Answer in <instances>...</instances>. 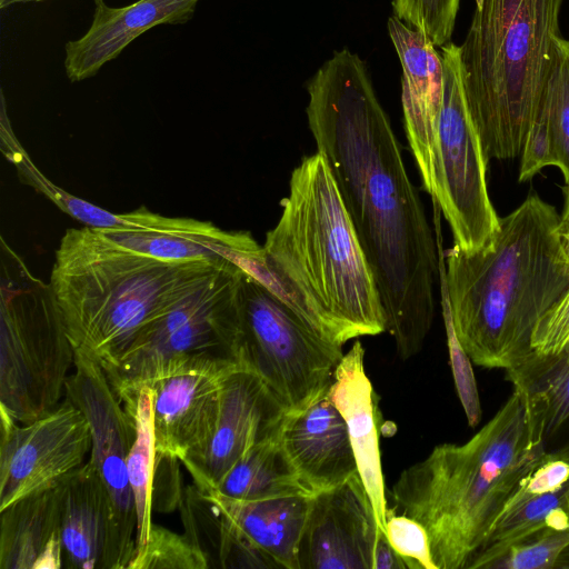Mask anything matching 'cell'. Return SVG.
Listing matches in <instances>:
<instances>
[{
  "instance_id": "obj_8",
  "label": "cell",
  "mask_w": 569,
  "mask_h": 569,
  "mask_svg": "<svg viewBox=\"0 0 569 569\" xmlns=\"http://www.w3.org/2000/svg\"><path fill=\"white\" fill-rule=\"evenodd\" d=\"M74 348L49 291L29 276L8 282L1 300L0 413L31 422L66 395Z\"/></svg>"
},
{
  "instance_id": "obj_20",
  "label": "cell",
  "mask_w": 569,
  "mask_h": 569,
  "mask_svg": "<svg viewBox=\"0 0 569 569\" xmlns=\"http://www.w3.org/2000/svg\"><path fill=\"white\" fill-rule=\"evenodd\" d=\"M328 395L347 425L358 473L380 529L386 533L389 511L379 445V408L365 370V348L356 340L333 372Z\"/></svg>"
},
{
  "instance_id": "obj_17",
  "label": "cell",
  "mask_w": 569,
  "mask_h": 569,
  "mask_svg": "<svg viewBox=\"0 0 569 569\" xmlns=\"http://www.w3.org/2000/svg\"><path fill=\"white\" fill-rule=\"evenodd\" d=\"M97 230L131 250L177 262L220 259L237 262L261 248L249 232L226 231L209 221L191 218L164 217L144 207L120 213V221L113 228Z\"/></svg>"
},
{
  "instance_id": "obj_13",
  "label": "cell",
  "mask_w": 569,
  "mask_h": 569,
  "mask_svg": "<svg viewBox=\"0 0 569 569\" xmlns=\"http://www.w3.org/2000/svg\"><path fill=\"white\" fill-rule=\"evenodd\" d=\"M240 365L211 356H191L164 366L143 386L153 392L157 452L181 462L197 455L210 439L227 372Z\"/></svg>"
},
{
  "instance_id": "obj_22",
  "label": "cell",
  "mask_w": 569,
  "mask_h": 569,
  "mask_svg": "<svg viewBox=\"0 0 569 569\" xmlns=\"http://www.w3.org/2000/svg\"><path fill=\"white\" fill-rule=\"evenodd\" d=\"M1 569H60L59 483L0 510Z\"/></svg>"
},
{
  "instance_id": "obj_15",
  "label": "cell",
  "mask_w": 569,
  "mask_h": 569,
  "mask_svg": "<svg viewBox=\"0 0 569 569\" xmlns=\"http://www.w3.org/2000/svg\"><path fill=\"white\" fill-rule=\"evenodd\" d=\"M383 531L359 473L312 495L299 551V569H372Z\"/></svg>"
},
{
  "instance_id": "obj_27",
  "label": "cell",
  "mask_w": 569,
  "mask_h": 569,
  "mask_svg": "<svg viewBox=\"0 0 569 569\" xmlns=\"http://www.w3.org/2000/svg\"><path fill=\"white\" fill-rule=\"evenodd\" d=\"M539 416L546 439L569 423V341L555 355L533 351L520 367L506 371Z\"/></svg>"
},
{
  "instance_id": "obj_2",
  "label": "cell",
  "mask_w": 569,
  "mask_h": 569,
  "mask_svg": "<svg viewBox=\"0 0 569 569\" xmlns=\"http://www.w3.org/2000/svg\"><path fill=\"white\" fill-rule=\"evenodd\" d=\"M560 214L537 192L509 214L479 250L446 253L443 282L456 333L472 362L516 369L533 353L541 321L569 291Z\"/></svg>"
},
{
  "instance_id": "obj_11",
  "label": "cell",
  "mask_w": 569,
  "mask_h": 569,
  "mask_svg": "<svg viewBox=\"0 0 569 569\" xmlns=\"http://www.w3.org/2000/svg\"><path fill=\"white\" fill-rule=\"evenodd\" d=\"M73 373L66 395L84 413L91 431L90 461L111 505V537L107 569H128L136 547L137 512L127 469L134 429L130 415L102 367L74 351Z\"/></svg>"
},
{
  "instance_id": "obj_35",
  "label": "cell",
  "mask_w": 569,
  "mask_h": 569,
  "mask_svg": "<svg viewBox=\"0 0 569 569\" xmlns=\"http://www.w3.org/2000/svg\"><path fill=\"white\" fill-rule=\"evenodd\" d=\"M567 483L569 455L547 452L535 469L522 479L506 507L531 496L558 490Z\"/></svg>"
},
{
  "instance_id": "obj_41",
  "label": "cell",
  "mask_w": 569,
  "mask_h": 569,
  "mask_svg": "<svg viewBox=\"0 0 569 569\" xmlns=\"http://www.w3.org/2000/svg\"><path fill=\"white\" fill-rule=\"evenodd\" d=\"M44 0H0V8L4 9L9 6L17 4V3H26V2H40Z\"/></svg>"
},
{
  "instance_id": "obj_38",
  "label": "cell",
  "mask_w": 569,
  "mask_h": 569,
  "mask_svg": "<svg viewBox=\"0 0 569 569\" xmlns=\"http://www.w3.org/2000/svg\"><path fill=\"white\" fill-rule=\"evenodd\" d=\"M372 569H408L406 561L391 547L385 532L377 541Z\"/></svg>"
},
{
  "instance_id": "obj_10",
  "label": "cell",
  "mask_w": 569,
  "mask_h": 569,
  "mask_svg": "<svg viewBox=\"0 0 569 569\" xmlns=\"http://www.w3.org/2000/svg\"><path fill=\"white\" fill-rule=\"evenodd\" d=\"M443 94L432 160L431 199L445 217L453 244L481 249L499 229L487 186V159L466 100L459 46L440 47Z\"/></svg>"
},
{
  "instance_id": "obj_6",
  "label": "cell",
  "mask_w": 569,
  "mask_h": 569,
  "mask_svg": "<svg viewBox=\"0 0 569 569\" xmlns=\"http://www.w3.org/2000/svg\"><path fill=\"white\" fill-rule=\"evenodd\" d=\"M563 0H476L459 46L467 104L489 160L522 152L561 36Z\"/></svg>"
},
{
  "instance_id": "obj_29",
  "label": "cell",
  "mask_w": 569,
  "mask_h": 569,
  "mask_svg": "<svg viewBox=\"0 0 569 569\" xmlns=\"http://www.w3.org/2000/svg\"><path fill=\"white\" fill-rule=\"evenodd\" d=\"M208 569L202 551L183 533L152 523L146 546L133 553L128 569Z\"/></svg>"
},
{
  "instance_id": "obj_24",
  "label": "cell",
  "mask_w": 569,
  "mask_h": 569,
  "mask_svg": "<svg viewBox=\"0 0 569 569\" xmlns=\"http://www.w3.org/2000/svg\"><path fill=\"white\" fill-rule=\"evenodd\" d=\"M211 490L239 500L311 495L300 481L280 437L249 449Z\"/></svg>"
},
{
  "instance_id": "obj_7",
  "label": "cell",
  "mask_w": 569,
  "mask_h": 569,
  "mask_svg": "<svg viewBox=\"0 0 569 569\" xmlns=\"http://www.w3.org/2000/svg\"><path fill=\"white\" fill-rule=\"evenodd\" d=\"M343 356L277 291L246 269L238 362L258 375L289 412L325 395Z\"/></svg>"
},
{
  "instance_id": "obj_4",
  "label": "cell",
  "mask_w": 569,
  "mask_h": 569,
  "mask_svg": "<svg viewBox=\"0 0 569 569\" xmlns=\"http://www.w3.org/2000/svg\"><path fill=\"white\" fill-rule=\"evenodd\" d=\"M542 422L519 388L469 440L437 445L401 471L395 510L427 530L436 569H467L522 479L547 453Z\"/></svg>"
},
{
  "instance_id": "obj_42",
  "label": "cell",
  "mask_w": 569,
  "mask_h": 569,
  "mask_svg": "<svg viewBox=\"0 0 569 569\" xmlns=\"http://www.w3.org/2000/svg\"><path fill=\"white\" fill-rule=\"evenodd\" d=\"M561 237H562V241H563L565 250H566L567 256H568V258H569V234L561 236Z\"/></svg>"
},
{
  "instance_id": "obj_18",
  "label": "cell",
  "mask_w": 569,
  "mask_h": 569,
  "mask_svg": "<svg viewBox=\"0 0 569 569\" xmlns=\"http://www.w3.org/2000/svg\"><path fill=\"white\" fill-rule=\"evenodd\" d=\"M280 441L311 495L358 473L347 425L328 391L303 409L288 413Z\"/></svg>"
},
{
  "instance_id": "obj_21",
  "label": "cell",
  "mask_w": 569,
  "mask_h": 569,
  "mask_svg": "<svg viewBox=\"0 0 569 569\" xmlns=\"http://www.w3.org/2000/svg\"><path fill=\"white\" fill-rule=\"evenodd\" d=\"M62 568L107 569L111 505L90 461L59 482Z\"/></svg>"
},
{
  "instance_id": "obj_32",
  "label": "cell",
  "mask_w": 569,
  "mask_h": 569,
  "mask_svg": "<svg viewBox=\"0 0 569 569\" xmlns=\"http://www.w3.org/2000/svg\"><path fill=\"white\" fill-rule=\"evenodd\" d=\"M569 546V528L543 529L509 548L488 569H553L559 555Z\"/></svg>"
},
{
  "instance_id": "obj_19",
  "label": "cell",
  "mask_w": 569,
  "mask_h": 569,
  "mask_svg": "<svg viewBox=\"0 0 569 569\" xmlns=\"http://www.w3.org/2000/svg\"><path fill=\"white\" fill-rule=\"evenodd\" d=\"M199 0H137L126 7H110L94 0L88 31L64 46V69L71 82L96 76L139 36L159 24L190 21Z\"/></svg>"
},
{
  "instance_id": "obj_23",
  "label": "cell",
  "mask_w": 569,
  "mask_h": 569,
  "mask_svg": "<svg viewBox=\"0 0 569 569\" xmlns=\"http://www.w3.org/2000/svg\"><path fill=\"white\" fill-rule=\"evenodd\" d=\"M201 492L280 568L299 569L300 543L312 495L239 500L212 490Z\"/></svg>"
},
{
  "instance_id": "obj_30",
  "label": "cell",
  "mask_w": 569,
  "mask_h": 569,
  "mask_svg": "<svg viewBox=\"0 0 569 569\" xmlns=\"http://www.w3.org/2000/svg\"><path fill=\"white\" fill-rule=\"evenodd\" d=\"M441 289L442 313L455 388L465 411L468 425L470 427H476L481 420L482 409L472 369V360L463 349L456 333L446 287L442 281Z\"/></svg>"
},
{
  "instance_id": "obj_31",
  "label": "cell",
  "mask_w": 569,
  "mask_h": 569,
  "mask_svg": "<svg viewBox=\"0 0 569 569\" xmlns=\"http://www.w3.org/2000/svg\"><path fill=\"white\" fill-rule=\"evenodd\" d=\"M460 0H392L395 16L428 36L436 47L450 42Z\"/></svg>"
},
{
  "instance_id": "obj_14",
  "label": "cell",
  "mask_w": 569,
  "mask_h": 569,
  "mask_svg": "<svg viewBox=\"0 0 569 569\" xmlns=\"http://www.w3.org/2000/svg\"><path fill=\"white\" fill-rule=\"evenodd\" d=\"M289 410L253 371L237 365L223 381L217 421L203 448L181 463L201 491L213 489L253 446L280 437Z\"/></svg>"
},
{
  "instance_id": "obj_5",
  "label": "cell",
  "mask_w": 569,
  "mask_h": 569,
  "mask_svg": "<svg viewBox=\"0 0 569 569\" xmlns=\"http://www.w3.org/2000/svg\"><path fill=\"white\" fill-rule=\"evenodd\" d=\"M232 262L163 260L86 226L62 236L48 286L74 351L108 371L157 318Z\"/></svg>"
},
{
  "instance_id": "obj_12",
  "label": "cell",
  "mask_w": 569,
  "mask_h": 569,
  "mask_svg": "<svg viewBox=\"0 0 569 569\" xmlns=\"http://www.w3.org/2000/svg\"><path fill=\"white\" fill-rule=\"evenodd\" d=\"M0 418V510L57 486L90 453L89 422L67 397L28 423Z\"/></svg>"
},
{
  "instance_id": "obj_40",
  "label": "cell",
  "mask_w": 569,
  "mask_h": 569,
  "mask_svg": "<svg viewBox=\"0 0 569 569\" xmlns=\"http://www.w3.org/2000/svg\"><path fill=\"white\" fill-rule=\"evenodd\" d=\"M553 569H569V546L559 555Z\"/></svg>"
},
{
  "instance_id": "obj_36",
  "label": "cell",
  "mask_w": 569,
  "mask_h": 569,
  "mask_svg": "<svg viewBox=\"0 0 569 569\" xmlns=\"http://www.w3.org/2000/svg\"><path fill=\"white\" fill-rule=\"evenodd\" d=\"M569 341V291L565 298L538 323L531 341L532 350L540 355H555Z\"/></svg>"
},
{
  "instance_id": "obj_16",
  "label": "cell",
  "mask_w": 569,
  "mask_h": 569,
  "mask_svg": "<svg viewBox=\"0 0 569 569\" xmlns=\"http://www.w3.org/2000/svg\"><path fill=\"white\" fill-rule=\"evenodd\" d=\"M388 31L402 67L401 101L407 139L425 190L432 191V160L443 94L440 52L422 31L390 17Z\"/></svg>"
},
{
  "instance_id": "obj_26",
  "label": "cell",
  "mask_w": 569,
  "mask_h": 569,
  "mask_svg": "<svg viewBox=\"0 0 569 569\" xmlns=\"http://www.w3.org/2000/svg\"><path fill=\"white\" fill-rule=\"evenodd\" d=\"M118 396L130 415L134 429V438L127 457L128 476L137 512L134 553L146 546L153 523L152 491L157 458L153 392L149 386H141Z\"/></svg>"
},
{
  "instance_id": "obj_34",
  "label": "cell",
  "mask_w": 569,
  "mask_h": 569,
  "mask_svg": "<svg viewBox=\"0 0 569 569\" xmlns=\"http://www.w3.org/2000/svg\"><path fill=\"white\" fill-rule=\"evenodd\" d=\"M520 157L519 181L521 182L532 179L543 168L557 164L546 92L527 133Z\"/></svg>"
},
{
  "instance_id": "obj_28",
  "label": "cell",
  "mask_w": 569,
  "mask_h": 569,
  "mask_svg": "<svg viewBox=\"0 0 569 569\" xmlns=\"http://www.w3.org/2000/svg\"><path fill=\"white\" fill-rule=\"evenodd\" d=\"M549 124L557 164L569 190V39L559 36L546 89Z\"/></svg>"
},
{
  "instance_id": "obj_9",
  "label": "cell",
  "mask_w": 569,
  "mask_h": 569,
  "mask_svg": "<svg viewBox=\"0 0 569 569\" xmlns=\"http://www.w3.org/2000/svg\"><path fill=\"white\" fill-rule=\"evenodd\" d=\"M244 271L228 264L157 318L104 371L117 395L138 389L177 359L211 356L238 362Z\"/></svg>"
},
{
  "instance_id": "obj_33",
  "label": "cell",
  "mask_w": 569,
  "mask_h": 569,
  "mask_svg": "<svg viewBox=\"0 0 569 569\" xmlns=\"http://www.w3.org/2000/svg\"><path fill=\"white\" fill-rule=\"evenodd\" d=\"M386 536L408 569H436L427 530L419 521L389 508Z\"/></svg>"
},
{
  "instance_id": "obj_25",
  "label": "cell",
  "mask_w": 569,
  "mask_h": 569,
  "mask_svg": "<svg viewBox=\"0 0 569 569\" xmlns=\"http://www.w3.org/2000/svg\"><path fill=\"white\" fill-rule=\"evenodd\" d=\"M569 528V483L507 506L467 569H488L509 548L543 530Z\"/></svg>"
},
{
  "instance_id": "obj_39",
  "label": "cell",
  "mask_w": 569,
  "mask_h": 569,
  "mask_svg": "<svg viewBox=\"0 0 569 569\" xmlns=\"http://www.w3.org/2000/svg\"><path fill=\"white\" fill-rule=\"evenodd\" d=\"M565 190V189H563ZM565 206L559 218L558 230L560 236L569 234V190H565Z\"/></svg>"
},
{
  "instance_id": "obj_1",
  "label": "cell",
  "mask_w": 569,
  "mask_h": 569,
  "mask_svg": "<svg viewBox=\"0 0 569 569\" xmlns=\"http://www.w3.org/2000/svg\"><path fill=\"white\" fill-rule=\"evenodd\" d=\"M308 124L327 160L372 270L399 357L430 331L440 270L437 246L367 67L336 51L307 86Z\"/></svg>"
},
{
  "instance_id": "obj_37",
  "label": "cell",
  "mask_w": 569,
  "mask_h": 569,
  "mask_svg": "<svg viewBox=\"0 0 569 569\" xmlns=\"http://www.w3.org/2000/svg\"><path fill=\"white\" fill-rule=\"evenodd\" d=\"M179 465L182 463L178 458L157 452L152 491L153 510L169 512L179 507L183 491Z\"/></svg>"
},
{
  "instance_id": "obj_3",
  "label": "cell",
  "mask_w": 569,
  "mask_h": 569,
  "mask_svg": "<svg viewBox=\"0 0 569 569\" xmlns=\"http://www.w3.org/2000/svg\"><path fill=\"white\" fill-rule=\"evenodd\" d=\"M280 204L254 274L336 345L386 331L372 270L319 151L292 170L289 194Z\"/></svg>"
}]
</instances>
